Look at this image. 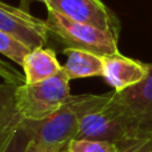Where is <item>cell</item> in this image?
Returning <instances> with one entry per match:
<instances>
[{
  "instance_id": "1",
  "label": "cell",
  "mask_w": 152,
  "mask_h": 152,
  "mask_svg": "<svg viewBox=\"0 0 152 152\" xmlns=\"http://www.w3.org/2000/svg\"><path fill=\"white\" fill-rule=\"evenodd\" d=\"M111 99V92L105 95H71L68 100L56 112L42 120L21 121L20 127L27 132L32 142L47 147H64L79 132L83 118L91 111L100 108Z\"/></svg>"
},
{
  "instance_id": "2",
  "label": "cell",
  "mask_w": 152,
  "mask_h": 152,
  "mask_svg": "<svg viewBox=\"0 0 152 152\" xmlns=\"http://www.w3.org/2000/svg\"><path fill=\"white\" fill-rule=\"evenodd\" d=\"M45 24L48 32L53 35L64 48L89 51L100 56H110L119 52V35L111 31L77 23L51 10H47Z\"/></svg>"
},
{
  "instance_id": "3",
  "label": "cell",
  "mask_w": 152,
  "mask_h": 152,
  "mask_svg": "<svg viewBox=\"0 0 152 152\" xmlns=\"http://www.w3.org/2000/svg\"><path fill=\"white\" fill-rule=\"evenodd\" d=\"M69 97V77L64 69L40 83H24L19 86L16 91L19 111L26 120H42L48 118Z\"/></svg>"
},
{
  "instance_id": "4",
  "label": "cell",
  "mask_w": 152,
  "mask_h": 152,
  "mask_svg": "<svg viewBox=\"0 0 152 152\" xmlns=\"http://www.w3.org/2000/svg\"><path fill=\"white\" fill-rule=\"evenodd\" d=\"M111 103L126 119L135 139L152 137V64L139 84L121 92L112 91Z\"/></svg>"
},
{
  "instance_id": "5",
  "label": "cell",
  "mask_w": 152,
  "mask_h": 152,
  "mask_svg": "<svg viewBox=\"0 0 152 152\" xmlns=\"http://www.w3.org/2000/svg\"><path fill=\"white\" fill-rule=\"evenodd\" d=\"M76 139L103 140L119 145L134 140L135 137L126 119L116 110L110 99L104 105L84 116Z\"/></svg>"
},
{
  "instance_id": "6",
  "label": "cell",
  "mask_w": 152,
  "mask_h": 152,
  "mask_svg": "<svg viewBox=\"0 0 152 152\" xmlns=\"http://www.w3.org/2000/svg\"><path fill=\"white\" fill-rule=\"evenodd\" d=\"M0 31L13 36L29 50L44 47L50 35L45 20L3 1H0Z\"/></svg>"
},
{
  "instance_id": "7",
  "label": "cell",
  "mask_w": 152,
  "mask_h": 152,
  "mask_svg": "<svg viewBox=\"0 0 152 152\" xmlns=\"http://www.w3.org/2000/svg\"><path fill=\"white\" fill-rule=\"evenodd\" d=\"M47 10L55 11L77 23L89 24L118 34L120 31L116 15L100 0H47Z\"/></svg>"
},
{
  "instance_id": "8",
  "label": "cell",
  "mask_w": 152,
  "mask_h": 152,
  "mask_svg": "<svg viewBox=\"0 0 152 152\" xmlns=\"http://www.w3.org/2000/svg\"><path fill=\"white\" fill-rule=\"evenodd\" d=\"M148 75V64L123 56L120 52L104 56V69L102 77L115 92L139 84Z\"/></svg>"
},
{
  "instance_id": "9",
  "label": "cell",
  "mask_w": 152,
  "mask_h": 152,
  "mask_svg": "<svg viewBox=\"0 0 152 152\" xmlns=\"http://www.w3.org/2000/svg\"><path fill=\"white\" fill-rule=\"evenodd\" d=\"M21 68L24 71L26 84H36L53 77L63 69L56 53L51 48H36L26 56Z\"/></svg>"
},
{
  "instance_id": "10",
  "label": "cell",
  "mask_w": 152,
  "mask_h": 152,
  "mask_svg": "<svg viewBox=\"0 0 152 152\" xmlns=\"http://www.w3.org/2000/svg\"><path fill=\"white\" fill-rule=\"evenodd\" d=\"M63 52L67 56L63 69L69 80L103 76L104 56L76 48H64Z\"/></svg>"
},
{
  "instance_id": "11",
  "label": "cell",
  "mask_w": 152,
  "mask_h": 152,
  "mask_svg": "<svg viewBox=\"0 0 152 152\" xmlns=\"http://www.w3.org/2000/svg\"><path fill=\"white\" fill-rule=\"evenodd\" d=\"M18 87L10 83L0 84V147L24 120L16 100Z\"/></svg>"
},
{
  "instance_id": "12",
  "label": "cell",
  "mask_w": 152,
  "mask_h": 152,
  "mask_svg": "<svg viewBox=\"0 0 152 152\" xmlns=\"http://www.w3.org/2000/svg\"><path fill=\"white\" fill-rule=\"evenodd\" d=\"M32 50H29L26 44L19 42L18 39L0 31V53L4 55L5 58H8L11 61H13V63L19 64L21 67L26 56Z\"/></svg>"
},
{
  "instance_id": "13",
  "label": "cell",
  "mask_w": 152,
  "mask_h": 152,
  "mask_svg": "<svg viewBox=\"0 0 152 152\" xmlns=\"http://www.w3.org/2000/svg\"><path fill=\"white\" fill-rule=\"evenodd\" d=\"M119 145L103 140L74 139L68 144V152H118Z\"/></svg>"
},
{
  "instance_id": "14",
  "label": "cell",
  "mask_w": 152,
  "mask_h": 152,
  "mask_svg": "<svg viewBox=\"0 0 152 152\" xmlns=\"http://www.w3.org/2000/svg\"><path fill=\"white\" fill-rule=\"evenodd\" d=\"M29 143L31 139L27 132L21 127H19V129H16L0 147V152H26Z\"/></svg>"
},
{
  "instance_id": "15",
  "label": "cell",
  "mask_w": 152,
  "mask_h": 152,
  "mask_svg": "<svg viewBox=\"0 0 152 152\" xmlns=\"http://www.w3.org/2000/svg\"><path fill=\"white\" fill-rule=\"evenodd\" d=\"M0 77L4 80V83L15 84V86H21L26 83V77L7 61L0 59Z\"/></svg>"
},
{
  "instance_id": "16",
  "label": "cell",
  "mask_w": 152,
  "mask_h": 152,
  "mask_svg": "<svg viewBox=\"0 0 152 152\" xmlns=\"http://www.w3.org/2000/svg\"><path fill=\"white\" fill-rule=\"evenodd\" d=\"M118 152H152V137L134 139L119 144Z\"/></svg>"
},
{
  "instance_id": "17",
  "label": "cell",
  "mask_w": 152,
  "mask_h": 152,
  "mask_svg": "<svg viewBox=\"0 0 152 152\" xmlns=\"http://www.w3.org/2000/svg\"><path fill=\"white\" fill-rule=\"evenodd\" d=\"M26 152H68V148L64 147H47V145H42L37 143L32 142L28 144Z\"/></svg>"
},
{
  "instance_id": "18",
  "label": "cell",
  "mask_w": 152,
  "mask_h": 152,
  "mask_svg": "<svg viewBox=\"0 0 152 152\" xmlns=\"http://www.w3.org/2000/svg\"><path fill=\"white\" fill-rule=\"evenodd\" d=\"M35 1H40V3H47V0H20V8L21 10H24V11H27L29 8V5L32 4V3H35Z\"/></svg>"
}]
</instances>
